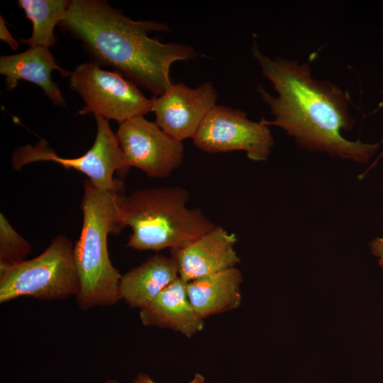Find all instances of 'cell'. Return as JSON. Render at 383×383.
Instances as JSON below:
<instances>
[{
    "instance_id": "obj_1",
    "label": "cell",
    "mask_w": 383,
    "mask_h": 383,
    "mask_svg": "<svg viewBox=\"0 0 383 383\" xmlns=\"http://www.w3.org/2000/svg\"><path fill=\"white\" fill-rule=\"evenodd\" d=\"M252 52L278 93L274 96L261 86L257 88L274 117L271 121L262 118L265 124L282 128L311 151L358 162H367L375 153L378 144L351 141L343 135L354 126L348 93L331 82L314 79L306 63L263 55L255 41Z\"/></svg>"
},
{
    "instance_id": "obj_2",
    "label": "cell",
    "mask_w": 383,
    "mask_h": 383,
    "mask_svg": "<svg viewBox=\"0 0 383 383\" xmlns=\"http://www.w3.org/2000/svg\"><path fill=\"white\" fill-rule=\"evenodd\" d=\"M59 26L82 42L91 61L109 66L138 87L160 96L172 84L174 62L196 59V50L184 43H163L152 32L169 26L153 20L135 21L101 0H71Z\"/></svg>"
},
{
    "instance_id": "obj_3",
    "label": "cell",
    "mask_w": 383,
    "mask_h": 383,
    "mask_svg": "<svg viewBox=\"0 0 383 383\" xmlns=\"http://www.w3.org/2000/svg\"><path fill=\"white\" fill-rule=\"evenodd\" d=\"M123 184L112 191L96 189L89 180L84 182L82 199L83 223L74 247L80 289L76 296L80 309L111 306L120 299L118 270L110 260L107 247L109 234H118L119 207L125 195Z\"/></svg>"
},
{
    "instance_id": "obj_4",
    "label": "cell",
    "mask_w": 383,
    "mask_h": 383,
    "mask_svg": "<svg viewBox=\"0 0 383 383\" xmlns=\"http://www.w3.org/2000/svg\"><path fill=\"white\" fill-rule=\"evenodd\" d=\"M189 195L180 187L135 190L124 196L119 207V223L130 226L127 246L159 251L182 248L216 225L198 208L188 207Z\"/></svg>"
},
{
    "instance_id": "obj_5",
    "label": "cell",
    "mask_w": 383,
    "mask_h": 383,
    "mask_svg": "<svg viewBox=\"0 0 383 383\" xmlns=\"http://www.w3.org/2000/svg\"><path fill=\"white\" fill-rule=\"evenodd\" d=\"M74 247L60 235L38 256L0 270V302L23 296L42 301L77 296L80 282Z\"/></svg>"
},
{
    "instance_id": "obj_6",
    "label": "cell",
    "mask_w": 383,
    "mask_h": 383,
    "mask_svg": "<svg viewBox=\"0 0 383 383\" xmlns=\"http://www.w3.org/2000/svg\"><path fill=\"white\" fill-rule=\"evenodd\" d=\"M68 79L69 88L85 104L77 114L91 113L120 125L152 111L153 99L145 97L137 85L118 72L103 70L91 62L77 65Z\"/></svg>"
},
{
    "instance_id": "obj_7",
    "label": "cell",
    "mask_w": 383,
    "mask_h": 383,
    "mask_svg": "<svg viewBox=\"0 0 383 383\" xmlns=\"http://www.w3.org/2000/svg\"><path fill=\"white\" fill-rule=\"evenodd\" d=\"M96 135L91 148L82 156L67 158L57 155L43 138L33 146L18 147L11 156L13 168L20 170L25 165L36 162H52L65 169H74L88 177L98 189L112 191L123 184L113 179L116 171L126 170L122 151L116 133L111 131L109 120L94 115Z\"/></svg>"
},
{
    "instance_id": "obj_8",
    "label": "cell",
    "mask_w": 383,
    "mask_h": 383,
    "mask_svg": "<svg viewBox=\"0 0 383 383\" xmlns=\"http://www.w3.org/2000/svg\"><path fill=\"white\" fill-rule=\"evenodd\" d=\"M194 144L209 153L242 150L256 162L265 161L274 145L268 126L262 119L253 121L243 111L216 105L192 138Z\"/></svg>"
},
{
    "instance_id": "obj_9",
    "label": "cell",
    "mask_w": 383,
    "mask_h": 383,
    "mask_svg": "<svg viewBox=\"0 0 383 383\" xmlns=\"http://www.w3.org/2000/svg\"><path fill=\"white\" fill-rule=\"evenodd\" d=\"M116 135L127 170L135 167L150 177L165 178L183 162L182 142L144 116L120 124Z\"/></svg>"
},
{
    "instance_id": "obj_10",
    "label": "cell",
    "mask_w": 383,
    "mask_h": 383,
    "mask_svg": "<svg viewBox=\"0 0 383 383\" xmlns=\"http://www.w3.org/2000/svg\"><path fill=\"white\" fill-rule=\"evenodd\" d=\"M217 91L211 82L191 88L172 84L163 94L153 96L155 123L167 134L182 141L193 138L202 121L216 105Z\"/></svg>"
},
{
    "instance_id": "obj_11",
    "label": "cell",
    "mask_w": 383,
    "mask_h": 383,
    "mask_svg": "<svg viewBox=\"0 0 383 383\" xmlns=\"http://www.w3.org/2000/svg\"><path fill=\"white\" fill-rule=\"evenodd\" d=\"M236 242L234 233L215 226L188 245L170 250L179 278L187 283L234 267L240 262L234 249Z\"/></svg>"
},
{
    "instance_id": "obj_12",
    "label": "cell",
    "mask_w": 383,
    "mask_h": 383,
    "mask_svg": "<svg viewBox=\"0 0 383 383\" xmlns=\"http://www.w3.org/2000/svg\"><path fill=\"white\" fill-rule=\"evenodd\" d=\"M55 70L62 77L68 78L70 74L59 65L50 50L43 47H30L18 54L0 57V73L6 77V89H14L19 80H26L40 87L54 105L65 108L62 92L52 79Z\"/></svg>"
},
{
    "instance_id": "obj_13",
    "label": "cell",
    "mask_w": 383,
    "mask_h": 383,
    "mask_svg": "<svg viewBox=\"0 0 383 383\" xmlns=\"http://www.w3.org/2000/svg\"><path fill=\"white\" fill-rule=\"evenodd\" d=\"M143 325L172 329L187 338L200 332L203 319L192 307L186 282L177 278L164 289L148 306L140 309Z\"/></svg>"
},
{
    "instance_id": "obj_14",
    "label": "cell",
    "mask_w": 383,
    "mask_h": 383,
    "mask_svg": "<svg viewBox=\"0 0 383 383\" xmlns=\"http://www.w3.org/2000/svg\"><path fill=\"white\" fill-rule=\"evenodd\" d=\"M179 277L177 264L172 257L155 255L121 276V299L142 309Z\"/></svg>"
},
{
    "instance_id": "obj_15",
    "label": "cell",
    "mask_w": 383,
    "mask_h": 383,
    "mask_svg": "<svg viewBox=\"0 0 383 383\" xmlns=\"http://www.w3.org/2000/svg\"><path fill=\"white\" fill-rule=\"evenodd\" d=\"M242 281L241 272L234 267L187 282L186 288L192 307L204 319L238 307Z\"/></svg>"
},
{
    "instance_id": "obj_16",
    "label": "cell",
    "mask_w": 383,
    "mask_h": 383,
    "mask_svg": "<svg viewBox=\"0 0 383 383\" xmlns=\"http://www.w3.org/2000/svg\"><path fill=\"white\" fill-rule=\"evenodd\" d=\"M18 5L33 25L28 39H21L30 47L52 48L57 41L55 28L64 18L69 6L67 0H19Z\"/></svg>"
},
{
    "instance_id": "obj_17",
    "label": "cell",
    "mask_w": 383,
    "mask_h": 383,
    "mask_svg": "<svg viewBox=\"0 0 383 383\" xmlns=\"http://www.w3.org/2000/svg\"><path fill=\"white\" fill-rule=\"evenodd\" d=\"M31 245L11 226L4 215L0 214V270L26 260Z\"/></svg>"
},
{
    "instance_id": "obj_18",
    "label": "cell",
    "mask_w": 383,
    "mask_h": 383,
    "mask_svg": "<svg viewBox=\"0 0 383 383\" xmlns=\"http://www.w3.org/2000/svg\"><path fill=\"white\" fill-rule=\"evenodd\" d=\"M0 39L6 42L12 50H16L18 48V43L9 32L5 20L1 16H0Z\"/></svg>"
},
{
    "instance_id": "obj_19",
    "label": "cell",
    "mask_w": 383,
    "mask_h": 383,
    "mask_svg": "<svg viewBox=\"0 0 383 383\" xmlns=\"http://www.w3.org/2000/svg\"><path fill=\"white\" fill-rule=\"evenodd\" d=\"M205 379L200 374H195L194 379L189 383H204ZM133 383H155L150 377L145 373H140L133 380Z\"/></svg>"
},
{
    "instance_id": "obj_20",
    "label": "cell",
    "mask_w": 383,
    "mask_h": 383,
    "mask_svg": "<svg viewBox=\"0 0 383 383\" xmlns=\"http://www.w3.org/2000/svg\"><path fill=\"white\" fill-rule=\"evenodd\" d=\"M372 252L378 257L379 265L383 270V237L374 239L370 243Z\"/></svg>"
},
{
    "instance_id": "obj_21",
    "label": "cell",
    "mask_w": 383,
    "mask_h": 383,
    "mask_svg": "<svg viewBox=\"0 0 383 383\" xmlns=\"http://www.w3.org/2000/svg\"><path fill=\"white\" fill-rule=\"evenodd\" d=\"M105 383H119V382L115 379H108Z\"/></svg>"
},
{
    "instance_id": "obj_22",
    "label": "cell",
    "mask_w": 383,
    "mask_h": 383,
    "mask_svg": "<svg viewBox=\"0 0 383 383\" xmlns=\"http://www.w3.org/2000/svg\"><path fill=\"white\" fill-rule=\"evenodd\" d=\"M382 155H383V150H382V152H381V154L379 155L378 159H379V157H381Z\"/></svg>"
}]
</instances>
